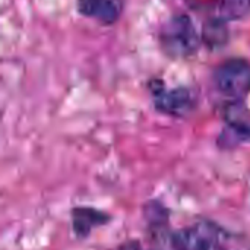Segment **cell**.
<instances>
[{
  "label": "cell",
  "instance_id": "obj_1",
  "mask_svg": "<svg viewBox=\"0 0 250 250\" xmlns=\"http://www.w3.org/2000/svg\"><path fill=\"white\" fill-rule=\"evenodd\" d=\"M201 44L202 34L186 13L173 15L161 26L160 45L164 54L171 59H189L198 53Z\"/></svg>",
  "mask_w": 250,
  "mask_h": 250
},
{
  "label": "cell",
  "instance_id": "obj_2",
  "mask_svg": "<svg viewBox=\"0 0 250 250\" xmlns=\"http://www.w3.org/2000/svg\"><path fill=\"white\" fill-rule=\"evenodd\" d=\"M214 85L220 94L234 101L250 94V60L245 57H230L221 62L212 75Z\"/></svg>",
  "mask_w": 250,
  "mask_h": 250
},
{
  "label": "cell",
  "instance_id": "obj_3",
  "mask_svg": "<svg viewBox=\"0 0 250 250\" xmlns=\"http://www.w3.org/2000/svg\"><path fill=\"white\" fill-rule=\"evenodd\" d=\"M151 94L155 108L167 116L185 117L196 107V95L188 86L170 88L161 81H152Z\"/></svg>",
  "mask_w": 250,
  "mask_h": 250
},
{
  "label": "cell",
  "instance_id": "obj_4",
  "mask_svg": "<svg viewBox=\"0 0 250 250\" xmlns=\"http://www.w3.org/2000/svg\"><path fill=\"white\" fill-rule=\"evenodd\" d=\"M220 236V230L211 224H196L179 230L171 243L176 250H211L218 246Z\"/></svg>",
  "mask_w": 250,
  "mask_h": 250
},
{
  "label": "cell",
  "instance_id": "obj_5",
  "mask_svg": "<svg viewBox=\"0 0 250 250\" xmlns=\"http://www.w3.org/2000/svg\"><path fill=\"white\" fill-rule=\"evenodd\" d=\"M78 12L103 25L116 23L123 13V0H78Z\"/></svg>",
  "mask_w": 250,
  "mask_h": 250
},
{
  "label": "cell",
  "instance_id": "obj_6",
  "mask_svg": "<svg viewBox=\"0 0 250 250\" xmlns=\"http://www.w3.org/2000/svg\"><path fill=\"white\" fill-rule=\"evenodd\" d=\"M73 218V230L78 236H88L92 229L105 224L107 217L103 212H98L92 208H76L72 214Z\"/></svg>",
  "mask_w": 250,
  "mask_h": 250
},
{
  "label": "cell",
  "instance_id": "obj_7",
  "mask_svg": "<svg viewBox=\"0 0 250 250\" xmlns=\"http://www.w3.org/2000/svg\"><path fill=\"white\" fill-rule=\"evenodd\" d=\"M227 40H229V31H227L226 21L220 18H214L205 23L202 31V42L208 44V47L211 48L224 47Z\"/></svg>",
  "mask_w": 250,
  "mask_h": 250
},
{
  "label": "cell",
  "instance_id": "obj_8",
  "mask_svg": "<svg viewBox=\"0 0 250 250\" xmlns=\"http://www.w3.org/2000/svg\"><path fill=\"white\" fill-rule=\"evenodd\" d=\"M217 18L230 22L243 19L250 13V0H218Z\"/></svg>",
  "mask_w": 250,
  "mask_h": 250
},
{
  "label": "cell",
  "instance_id": "obj_9",
  "mask_svg": "<svg viewBox=\"0 0 250 250\" xmlns=\"http://www.w3.org/2000/svg\"><path fill=\"white\" fill-rule=\"evenodd\" d=\"M117 250H145L142 245H139L138 242H127L123 246H120Z\"/></svg>",
  "mask_w": 250,
  "mask_h": 250
},
{
  "label": "cell",
  "instance_id": "obj_10",
  "mask_svg": "<svg viewBox=\"0 0 250 250\" xmlns=\"http://www.w3.org/2000/svg\"><path fill=\"white\" fill-rule=\"evenodd\" d=\"M211 250H227V249H223V248H220V245L218 246H215V248H212Z\"/></svg>",
  "mask_w": 250,
  "mask_h": 250
}]
</instances>
